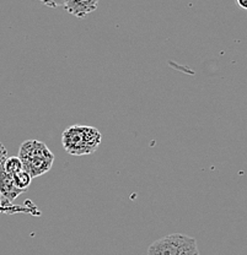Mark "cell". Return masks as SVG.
Wrapping results in <instances>:
<instances>
[{
  "label": "cell",
  "mask_w": 247,
  "mask_h": 255,
  "mask_svg": "<svg viewBox=\"0 0 247 255\" xmlns=\"http://www.w3.org/2000/svg\"><path fill=\"white\" fill-rule=\"evenodd\" d=\"M102 135L96 128L71 126L63 131L62 145L69 155H91L99 148Z\"/></svg>",
  "instance_id": "1"
},
{
  "label": "cell",
  "mask_w": 247,
  "mask_h": 255,
  "mask_svg": "<svg viewBox=\"0 0 247 255\" xmlns=\"http://www.w3.org/2000/svg\"><path fill=\"white\" fill-rule=\"evenodd\" d=\"M17 157L22 162L23 169L32 179L50 171L54 162L52 151L46 143L38 140H27L21 143Z\"/></svg>",
  "instance_id": "2"
},
{
  "label": "cell",
  "mask_w": 247,
  "mask_h": 255,
  "mask_svg": "<svg viewBox=\"0 0 247 255\" xmlns=\"http://www.w3.org/2000/svg\"><path fill=\"white\" fill-rule=\"evenodd\" d=\"M148 255H201L197 241L182 233H172L153 242Z\"/></svg>",
  "instance_id": "3"
},
{
  "label": "cell",
  "mask_w": 247,
  "mask_h": 255,
  "mask_svg": "<svg viewBox=\"0 0 247 255\" xmlns=\"http://www.w3.org/2000/svg\"><path fill=\"white\" fill-rule=\"evenodd\" d=\"M100 0H66L64 10L78 18L87 16L99 6Z\"/></svg>",
  "instance_id": "4"
},
{
  "label": "cell",
  "mask_w": 247,
  "mask_h": 255,
  "mask_svg": "<svg viewBox=\"0 0 247 255\" xmlns=\"http://www.w3.org/2000/svg\"><path fill=\"white\" fill-rule=\"evenodd\" d=\"M22 193V190L16 188L11 175L7 174L4 171V168L0 169V195H1V201L11 203Z\"/></svg>",
  "instance_id": "5"
},
{
  "label": "cell",
  "mask_w": 247,
  "mask_h": 255,
  "mask_svg": "<svg viewBox=\"0 0 247 255\" xmlns=\"http://www.w3.org/2000/svg\"><path fill=\"white\" fill-rule=\"evenodd\" d=\"M12 180H14L17 189L22 190L23 193H25V191L28 189V187H30L32 178H31V175L28 174L25 169H22L21 172H18V173L12 175Z\"/></svg>",
  "instance_id": "6"
},
{
  "label": "cell",
  "mask_w": 247,
  "mask_h": 255,
  "mask_svg": "<svg viewBox=\"0 0 247 255\" xmlns=\"http://www.w3.org/2000/svg\"><path fill=\"white\" fill-rule=\"evenodd\" d=\"M4 171L6 172L9 175H15L18 172H21L23 169V166H22V162L20 161V158L17 157V156H14V157H7L6 161H5L4 163Z\"/></svg>",
  "instance_id": "7"
},
{
  "label": "cell",
  "mask_w": 247,
  "mask_h": 255,
  "mask_svg": "<svg viewBox=\"0 0 247 255\" xmlns=\"http://www.w3.org/2000/svg\"><path fill=\"white\" fill-rule=\"evenodd\" d=\"M39 1L52 9H58V7H64L66 0H39Z\"/></svg>",
  "instance_id": "8"
},
{
  "label": "cell",
  "mask_w": 247,
  "mask_h": 255,
  "mask_svg": "<svg viewBox=\"0 0 247 255\" xmlns=\"http://www.w3.org/2000/svg\"><path fill=\"white\" fill-rule=\"evenodd\" d=\"M6 158H7L6 148H5V146L0 142V169L4 167V163L5 161H6Z\"/></svg>",
  "instance_id": "9"
},
{
  "label": "cell",
  "mask_w": 247,
  "mask_h": 255,
  "mask_svg": "<svg viewBox=\"0 0 247 255\" xmlns=\"http://www.w3.org/2000/svg\"><path fill=\"white\" fill-rule=\"evenodd\" d=\"M236 4H238L241 9L247 10V0H236Z\"/></svg>",
  "instance_id": "10"
}]
</instances>
